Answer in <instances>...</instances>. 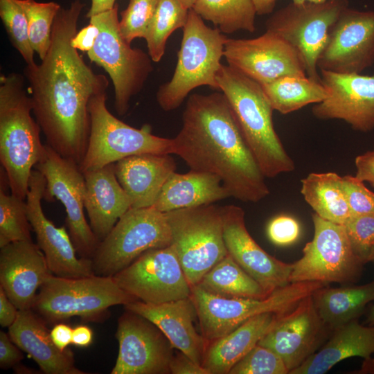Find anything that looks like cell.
<instances>
[{"mask_svg": "<svg viewBox=\"0 0 374 374\" xmlns=\"http://www.w3.org/2000/svg\"><path fill=\"white\" fill-rule=\"evenodd\" d=\"M84 6L75 0L69 8L60 9L46 56L24 70L33 112L46 144L78 164L90 134L89 101L107 92L109 85L107 77L94 73L71 44Z\"/></svg>", "mask_w": 374, "mask_h": 374, "instance_id": "6da1fadb", "label": "cell"}, {"mask_svg": "<svg viewBox=\"0 0 374 374\" xmlns=\"http://www.w3.org/2000/svg\"><path fill=\"white\" fill-rule=\"evenodd\" d=\"M173 154L190 170L218 176L231 197L258 202L269 194L262 174L224 93L188 98Z\"/></svg>", "mask_w": 374, "mask_h": 374, "instance_id": "7a4b0ae2", "label": "cell"}, {"mask_svg": "<svg viewBox=\"0 0 374 374\" xmlns=\"http://www.w3.org/2000/svg\"><path fill=\"white\" fill-rule=\"evenodd\" d=\"M24 85L21 74L0 75V161L10 193L26 199L32 171L45 158L46 148Z\"/></svg>", "mask_w": 374, "mask_h": 374, "instance_id": "3957f363", "label": "cell"}, {"mask_svg": "<svg viewBox=\"0 0 374 374\" xmlns=\"http://www.w3.org/2000/svg\"><path fill=\"white\" fill-rule=\"evenodd\" d=\"M216 80L264 176L272 178L294 171V161L275 131L274 109L261 84L224 64Z\"/></svg>", "mask_w": 374, "mask_h": 374, "instance_id": "277c9868", "label": "cell"}, {"mask_svg": "<svg viewBox=\"0 0 374 374\" xmlns=\"http://www.w3.org/2000/svg\"><path fill=\"white\" fill-rule=\"evenodd\" d=\"M227 39L219 28L206 26L194 10H189L173 75L157 92V101L163 110L178 108L197 87L219 89L216 76Z\"/></svg>", "mask_w": 374, "mask_h": 374, "instance_id": "5b68a950", "label": "cell"}, {"mask_svg": "<svg viewBox=\"0 0 374 374\" xmlns=\"http://www.w3.org/2000/svg\"><path fill=\"white\" fill-rule=\"evenodd\" d=\"M134 301L112 276L62 278L51 274L39 289L32 310L49 323L73 317L95 321L107 314L110 307Z\"/></svg>", "mask_w": 374, "mask_h": 374, "instance_id": "8992f818", "label": "cell"}, {"mask_svg": "<svg viewBox=\"0 0 374 374\" xmlns=\"http://www.w3.org/2000/svg\"><path fill=\"white\" fill-rule=\"evenodd\" d=\"M325 285L317 281L291 283L262 299L222 296L195 285L191 286L190 297L203 336L214 341L256 315L291 310Z\"/></svg>", "mask_w": 374, "mask_h": 374, "instance_id": "52a82bcc", "label": "cell"}, {"mask_svg": "<svg viewBox=\"0 0 374 374\" xmlns=\"http://www.w3.org/2000/svg\"><path fill=\"white\" fill-rule=\"evenodd\" d=\"M118 10L116 3L113 9L89 18L99 32L93 47L87 53L91 62L108 73L114 87L115 110L123 116L131 98L143 89L153 66L148 53L132 48L122 37Z\"/></svg>", "mask_w": 374, "mask_h": 374, "instance_id": "ba28073f", "label": "cell"}, {"mask_svg": "<svg viewBox=\"0 0 374 374\" xmlns=\"http://www.w3.org/2000/svg\"><path fill=\"white\" fill-rule=\"evenodd\" d=\"M172 245L191 286L229 253L224 239L220 208L213 204L165 213Z\"/></svg>", "mask_w": 374, "mask_h": 374, "instance_id": "9c48e42d", "label": "cell"}, {"mask_svg": "<svg viewBox=\"0 0 374 374\" xmlns=\"http://www.w3.org/2000/svg\"><path fill=\"white\" fill-rule=\"evenodd\" d=\"M106 92L93 96L88 109L90 134L79 164L82 172L133 155L173 154V139L152 134L148 127H133L114 116L106 105Z\"/></svg>", "mask_w": 374, "mask_h": 374, "instance_id": "30bf717a", "label": "cell"}, {"mask_svg": "<svg viewBox=\"0 0 374 374\" xmlns=\"http://www.w3.org/2000/svg\"><path fill=\"white\" fill-rule=\"evenodd\" d=\"M172 244L165 213L130 208L100 242L92 258L95 274L113 276L145 251Z\"/></svg>", "mask_w": 374, "mask_h": 374, "instance_id": "8fae6325", "label": "cell"}, {"mask_svg": "<svg viewBox=\"0 0 374 374\" xmlns=\"http://www.w3.org/2000/svg\"><path fill=\"white\" fill-rule=\"evenodd\" d=\"M314 236L294 262L290 283H347L359 277L364 264L353 251L344 225L312 214Z\"/></svg>", "mask_w": 374, "mask_h": 374, "instance_id": "7c38bea8", "label": "cell"}, {"mask_svg": "<svg viewBox=\"0 0 374 374\" xmlns=\"http://www.w3.org/2000/svg\"><path fill=\"white\" fill-rule=\"evenodd\" d=\"M347 1L290 3L266 21V30L290 44L301 55L308 78L320 81L317 62L329 31Z\"/></svg>", "mask_w": 374, "mask_h": 374, "instance_id": "4fadbf2b", "label": "cell"}, {"mask_svg": "<svg viewBox=\"0 0 374 374\" xmlns=\"http://www.w3.org/2000/svg\"><path fill=\"white\" fill-rule=\"evenodd\" d=\"M43 161L35 169L45 178L44 199L54 198L64 207L69 233L81 258L92 259L100 243L84 216L85 180L79 164L66 159L46 143Z\"/></svg>", "mask_w": 374, "mask_h": 374, "instance_id": "5bb4252c", "label": "cell"}, {"mask_svg": "<svg viewBox=\"0 0 374 374\" xmlns=\"http://www.w3.org/2000/svg\"><path fill=\"white\" fill-rule=\"evenodd\" d=\"M136 300L162 303L190 297L191 285L172 244L150 249L112 276Z\"/></svg>", "mask_w": 374, "mask_h": 374, "instance_id": "9a60e30c", "label": "cell"}, {"mask_svg": "<svg viewBox=\"0 0 374 374\" xmlns=\"http://www.w3.org/2000/svg\"><path fill=\"white\" fill-rule=\"evenodd\" d=\"M224 57L228 65L260 84L284 76H308L298 51L268 30L253 39L228 38Z\"/></svg>", "mask_w": 374, "mask_h": 374, "instance_id": "2e32d148", "label": "cell"}, {"mask_svg": "<svg viewBox=\"0 0 374 374\" xmlns=\"http://www.w3.org/2000/svg\"><path fill=\"white\" fill-rule=\"evenodd\" d=\"M125 310L118 321V353L111 373H170L174 348L171 343L151 321Z\"/></svg>", "mask_w": 374, "mask_h": 374, "instance_id": "e0dca14e", "label": "cell"}, {"mask_svg": "<svg viewBox=\"0 0 374 374\" xmlns=\"http://www.w3.org/2000/svg\"><path fill=\"white\" fill-rule=\"evenodd\" d=\"M374 64V10L345 7L331 27L317 66L338 73H360Z\"/></svg>", "mask_w": 374, "mask_h": 374, "instance_id": "ac0fdd59", "label": "cell"}, {"mask_svg": "<svg viewBox=\"0 0 374 374\" xmlns=\"http://www.w3.org/2000/svg\"><path fill=\"white\" fill-rule=\"evenodd\" d=\"M46 180L36 169L31 173L26 198L28 217L35 233L37 244L44 254L51 272L62 278H80L95 274L92 260L78 258L66 227L56 226L45 215L42 200Z\"/></svg>", "mask_w": 374, "mask_h": 374, "instance_id": "d6986e66", "label": "cell"}, {"mask_svg": "<svg viewBox=\"0 0 374 374\" xmlns=\"http://www.w3.org/2000/svg\"><path fill=\"white\" fill-rule=\"evenodd\" d=\"M320 71L328 96L313 107V115L321 120H343L357 131L373 130L374 75Z\"/></svg>", "mask_w": 374, "mask_h": 374, "instance_id": "ffe728a7", "label": "cell"}, {"mask_svg": "<svg viewBox=\"0 0 374 374\" xmlns=\"http://www.w3.org/2000/svg\"><path fill=\"white\" fill-rule=\"evenodd\" d=\"M229 254L270 294L290 284L292 265L267 253L247 231L244 212L235 205L220 207Z\"/></svg>", "mask_w": 374, "mask_h": 374, "instance_id": "44dd1931", "label": "cell"}, {"mask_svg": "<svg viewBox=\"0 0 374 374\" xmlns=\"http://www.w3.org/2000/svg\"><path fill=\"white\" fill-rule=\"evenodd\" d=\"M312 296L303 299L291 310L279 314L258 342L277 354L289 373L315 352L326 328L317 313Z\"/></svg>", "mask_w": 374, "mask_h": 374, "instance_id": "7402d4cb", "label": "cell"}, {"mask_svg": "<svg viewBox=\"0 0 374 374\" xmlns=\"http://www.w3.org/2000/svg\"><path fill=\"white\" fill-rule=\"evenodd\" d=\"M53 274L33 240L13 242L0 250V286L19 310L32 309L37 291Z\"/></svg>", "mask_w": 374, "mask_h": 374, "instance_id": "603a6c76", "label": "cell"}, {"mask_svg": "<svg viewBox=\"0 0 374 374\" xmlns=\"http://www.w3.org/2000/svg\"><path fill=\"white\" fill-rule=\"evenodd\" d=\"M124 307L151 321L164 334L174 348L196 364L202 365L206 339L197 333L193 325L197 314L190 296L157 304L136 300Z\"/></svg>", "mask_w": 374, "mask_h": 374, "instance_id": "cb8c5ba5", "label": "cell"}, {"mask_svg": "<svg viewBox=\"0 0 374 374\" xmlns=\"http://www.w3.org/2000/svg\"><path fill=\"white\" fill-rule=\"evenodd\" d=\"M46 323L32 309L19 310L16 321L8 328V335L46 374L87 373L76 367L69 348L61 350L55 345Z\"/></svg>", "mask_w": 374, "mask_h": 374, "instance_id": "d4e9b609", "label": "cell"}, {"mask_svg": "<svg viewBox=\"0 0 374 374\" xmlns=\"http://www.w3.org/2000/svg\"><path fill=\"white\" fill-rule=\"evenodd\" d=\"M83 173L84 208L89 225L100 242L131 208V200L116 177L114 163Z\"/></svg>", "mask_w": 374, "mask_h": 374, "instance_id": "484cf974", "label": "cell"}, {"mask_svg": "<svg viewBox=\"0 0 374 374\" xmlns=\"http://www.w3.org/2000/svg\"><path fill=\"white\" fill-rule=\"evenodd\" d=\"M114 168L131 207L141 208L154 204L164 184L175 172L176 163L169 154H141L117 161Z\"/></svg>", "mask_w": 374, "mask_h": 374, "instance_id": "4316f807", "label": "cell"}, {"mask_svg": "<svg viewBox=\"0 0 374 374\" xmlns=\"http://www.w3.org/2000/svg\"><path fill=\"white\" fill-rule=\"evenodd\" d=\"M334 330L321 349L289 374H323L347 358L367 359L374 354V326H364L355 319Z\"/></svg>", "mask_w": 374, "mask_h": 374, "instance_id": "83f0119b", "label": "cell"}, {"mask_svg": "<svg viewBox=\"0 0 374 374\" xmlns=\"http://www.w3.org/2000/svg\"><path fill=\"white\" fill-rule=\"evenodd\" d=\"M229 197V192L218 176L190 170L185 174H172L151 207L167 213L180 208L213 204Z\"/></svg>", "mask_w": 374, "mask_h": 374, "instance_id": "f1b7e54d", "label": "cell"}, {"mask_svg": "<svg viewBox=\"0 0 374 374\" xmlns=\"http://www.w3.org/2000/svg\"><path fill=\"white\" fill-rule=\"evenodd\" d=\"M278 315L274 312L256 315L214 340L206 348L202 366L209 374H229L232 367L258 344Z\"/></svg>", "mask_w": 374, "mask_h": 374, "instance_id": "f546056e", "label": "cell"}, {"mask_svg": "<svg viewBox=\"0 0 374 374\" xmlns=\"http://www.w3.org/2000/svg\"><path fill=\"white\" fill-rule=\"evenodd\" d=\"M317 313L326 327L335 329L348 323L374 301V280L361 285L323 287L312 294Z\"/></svg>", "mask_w": 374, "mask_h": 374, "instance_id": "4dcf8cb0", "label": "cell"}, {"mask_svg": "<svg viewBox=\"0 0 374 374\" xmlns=\"http://www.w3.org/2000/svg\"><path fill=\"white\" fill-rule=\"evenodd\" d=\"M301 193L315 213L324 220L344 225L353 216L343 186L335 172H312L301 180Z\"/></svg>", "mask_w": 374, "mask_h": 374, "instance_id": "1f68e13d", "label": "cell"}, {"mask_svg": "<svg viewBox=\"0 0 374 374\" xmlns=\"http://www.w3.org/2000/svg\"><path fill=\"white\" fill-rule=\"evenodd\" d=\"M274 110L287 114L328 96L321 81L308 76H284L261 84Z\"/></svg>", "mask_w": 374, "mask_h": 374, "instance_id": "d6a6232c", "label": "cell"}, {"mask_svg": "<svg viewBox=\"0 0 374 374\" xmlns=\"http://www.w3.org/2000/svg\"><path fill=\"white\" fill-rule=\"evenodd\" d=\"M197 285L211 293L226 297L262 299L269 295L229 254Z\"/></svg>", "mask_w": 374, "mask_h": 374, "instance_id": "836d02e7", "label": "cell"}, {"mask_svg": "<svg viewBox=\"0 0 374 374\" xmlns=\"http://www.w3.org/2000/svg\"><path fill=\"white\" fill-rule=\"evenodd\" d=\"M192 9L223 33L256 30L257 14L251 0H197Z\"/></svg>", "mask_w": 374, "mask_h": 374, "instance_id": "e575fe53", "label": "cell"}, {"mask_svg": "<svg viewBox=\"0 0 374 374\" xmlns=\"http://www.w3.org/2000/svg\"><path fill=\"white\" fill-rule=\"evenodd\" d=\"M189 10L179 0H158L145 37L148 53L152 62H159L161 60L168 37L175 30L184 28Z\"/></svg>", "mask_w": 374, "mask_h": 374, "instance_id": "d590c367", "label": "cell"}, {"mask_svg": "<svg viewBox=\"0 0 374 374\" xmlns=\"http://www.w3.org/2000/svg\"><path fill=\"white\" fill-rule=\"evenodd\" d=\"M24 10L28 20L31 46L40 60L46 56L51 42L52 27L61 8L59 3L35 0H15Z\"/></svg>", "mask_w": 374, "mask_h": 374, "instance_id": "8d00e7d4", "label": "cell"}, {"mask_svg": "<svg viewBox=\"0 0 374 374\" xmlns=\"http://www.w3.org/2000/svg\"><path fill=\"white\" fill-rule=\"evenodd\" d=\"M25 199L0 190V248L13 242L32 240Z\"/></svg>", "mask_w": 374, "mask_h": 374, "instance_id": "74e56055", "label": "cell"}, {"mask_svg": "<svg viewBox=\"0 0 374 374\" xmlns=\"http://www.w3.org/2000/svg\"><path fill=\"white\" fill-rule=\"evenodd\" d=\"M0 17L13 47L26 65L35 64L26 15L15 0H0Z\"/></svg>", "mask_w": 374, "mask_h": 374, "instance_id": "f35d334b", "label": "cell"}, {"mask_svg": "<svg viewBox=\"0 0 374 374\" xmlns=\"http://www.w3.org/2000/svg\"><path fill=\"white\" fill-rule=\"evenodd\" d=\"M158 0H129L127 8L121 12L119 30L128 44L136 38H144L155 13Z\"/></svg>", "mask_w": 374, "mask_h": 374, "instance_id": "ab89813d", "label": "cell"}, {"mask_svg": "<svg viewBox=\"0 0 374 374\" xmlns=\"http://www.w3.org/2000/svg\"><path fill=\"white\" fill-rule=\"evenodd\" d=\"M288 374L283 359L271 350L259 345L238 362L229 374Z\"/></svg>", "mask_w": 374, "mask_h": 374, "instance_id": "60d3db41", "label": "cell"}, {"mask_svg": "<svg viewBox=\"0 0 374 374\" xmlns=\"http://www.w3.org/2000/svg\"><path fill=\"white\" fill-rule=\"evenodd\" d=\"M351 247L364 265L374 249V215H353L344 224Z\"/></svg>", "mask_w": 374, "mask_h": 374, "instance_id": "b9f144b4", "label": "cell"}, {"mask_svg": "<svg viewBox=\"0 0 374 374\" xmlns=\"http://www.w3.org/2000/svg\"><path fill=\"white\" fill-rule=\"evenodd\" d=\"M342 181L353 215H374V193L355 176L345 175Z\"/></svg>", "mask_w": 374, "mask_h": 374, "instance_id": "7bdbcfd3", "label": "cell"}, {"mask_svg": "<svg viewBox=\"0 0 374 374\" xmlns=\"http://www.w3.org/2000/svg\"><path fill=\"white\" fill-rule=\"evenodd\" d=\"M301 228L294 217L279 215L272 219L267 226V235L272 243L287 246L294 243L299 237Z\"/></svg>", "mask_w": 374, "mask_h": 374, "instance_id": "ee69618b", "label": "cell"}, {"mask_svg": "<svg viewBox=\"0 0 374 374\" xmlns=\"http://www.w3.org/2000/svg\"><path fill=\"white\" fill-rule=\"evenodd\" d=\"M20 348L12 341L8 333L0 331V366L15 368L24 358Z\"/></svg>", "mask_w": 374, "mask_h": 374, "instance_id": "f6af8a7d", "label": "cell"}, {"mask_svg": "<svg viewBox=\"0 0 374 374\" xmlns=\"http://www.w3.org/2000/svg\"><path fill=\"white\" fill-rule=\"evenodd\" d=\"M170 373L209 374L202 365L196 364L180 351L172 358L170 364Z\"/></svg>", "mask_w": 374, "mask_h": 374, "instance_id": "bcb514c9", "label": "cell"}, {"mask_svg": "<svg viewBox=\"0 0 374 374\" xmlns=\"http://www.w3.org/2000/svg\"><path fill=\"white\" fill-rule=\"evenodd\" d=\"M355 163L357 169L355 177L374 187V150L358 155Z\"/></svg>", "mask_w": 374, "mask_h": 374, "instance_id": "7dc6e473", "label": "cell"}, {"mask_svg": "<svg viewBox=\"0 0 374 374\" xmlns=\"http://www.w3.org/2000/svg\"><path fill=\"white\" fill-rule=\"evenodd\" d=\"M98 32V27L89 22L88 26L77 31L71 44L76 49L87 53L93 47Z\"/></svg>", "mask_w": 374, "mask_h": 374, "instance_id": "c3c4849f", "label": "cell"}, {"mask_svg": "<svg viewBox=\"0 0 374 374\" xmlns=\"http://www.w3.org/2000/svg\"><path fill=\"white\" fill-rule=\"evenodd\" d=\"M18 312V308L0 286V325L3 328L10 327L16 321Z\"/></svg>", "mask_w": 374, "mask_h": 374, "instance_id": "681fc988", "label": "cell"}, {"mask_svg": "<svg viewBox=\"0 0 374 374\" xmlns=\"http://www.w3.org/2000/svg\"><path fill=\"white\" fill-rule=\"evenodd\" d=\"M73 329L69 325L59 322L51 330V337L55 345L61 350H64L71 344Z\"/></svg>", "mask_w": 374, "mask_h": 374, "instance_id": "f907efd6", "label": "cell"}, {"mask_svg": "<svg viewBox=\"0 0 374 374\" xmlns=\"http://www.w3.org/2000/svg\"><path fill=\"white\" fill-rule=\"evenodd\" d=\"M93 331L87 326L80 325L73 329L71 344L75 346L85 348L92 344Z\"/></svg>", "mask_w": 374, "mask_h": 374, "instance_id": "816d5d0a", "label": "cell"}, {"mask_svg": "<svg viewBox=\"0 0 374 374\" xmlns=\"http://www.w3.org/2000/svg\"><path fill=\"white\" fill-rule=\"evenodd\" d=\"M116 0H91V7L86 17H91L113 9L116 5Z\"/></svg>", "mask_w": 374, "mask_h": 374, "instance_id": "f5cc1de1", "label": "cell"}, {"mask_svg": "<svg viewBox=\"0 0 374 374\" xmlns=\"http://www.w3.org/2000/svg\"><path fill=\"white\" fill-rule=\"evenodd\" d=\"M257 15L271 13L278 0H251Z\"/></svg>", "mask_w": 374, "mask_h": 374, "instance_id": "db71d44e", "label": "cell"}, {"mask_svg": "<svg viewBox=\"0 0 374 374\" xmlns=\"http://www.w3.org/2000/svg\"><path fill=\"white\" fill-rule=\"evenodd\" d=\"M355 373L359 374H374V357L364 359L361 368Z\"/></svg>", "mask_w": 374, "mask_h": 374, "instance_id": "11a10c76", "label": "cell"}, {"mask_svg": "<svg viewBox=\"0 0 374 374\" xmlns=\"http://www.w3.org/2000/svg\"><path fill=\"white\" fill-rule=\"evenodd\" d=\"M366 323L370 326H374V305L371 308L368 314Z\"/></svg>", "mask_w": 374, "mask_h": 374, "instance_id": "9f6ffc18", "label": "cell"}, {"mask_svg": "<svg viewBox=\"0 0 374 374\" xmlns=\"http://www.w3.org/2000/svg\"><path fill=\"white\" fill-rule=\"evenodd\" d=\"M328 1H339V0H292V2L296 3H301L304 2L322 3V2H326ZM341 1H348V0H341Z\"/></svg>", "mask_w": 374, "mask_h": 374, "instance_id": "6f0895ef", "label": "cell"}, {"mask_svg": "<svg viewBox=\"0 0 374 374\" xmlns=\"http://www.w3.org/2000/svg\"><path fill=\"white\" fill-rule=\"evenodd\" d=\"M187 8L191 9L197 0H179Z\"/></svg>", "mask_w": 374, "mask_h": 374, "instance_id": "680465c9", "label": "cell"}, {"mask_svg": "<svg viewBox=\"0 0 374 374\" xmlns=\"http://www.w3.org/2000/svg\"><path fill=\"white\" fill-rule=\"evenodd\" d=\"M369 262H374V249L371 253V255L369 258Z\"/></svg>", "mask_w": 374, "mask_h": 374, "instance_id": "91938a15", "label": "cell"}]
</instances>
